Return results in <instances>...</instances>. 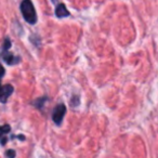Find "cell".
I'll return each instance as SVG.
<instances>
[{"label": "cell", "mask_w": 158, "mask_h": 158, "mask_svg": "<svg viewBox=\"0 0 158 158\" xmlns=\"http://www.w3.org/2000/svg\"><path fill=\"white\" fill-rule=\"evenodd\" d=\"M21 12L23 14V18L29 24H36L37 22V14L34 8V5L31 0H23L21 2Z\"/></svg>", "instance_id": "cell-1"}, {"label": "cell", "mask_w": 158, "mask_h": 158, "mask_svg": "<svg viewBox=\"0 0 158 158\" xmlns=\"http://www.w3.org/2000/svg\"><path fill=\"white\" fill-rule=\"evenodd\" d=\"M65 114H66V106L64 104H57L54 110H53V114H52V119L55 123V125L57 126L61 125Z\"/></svg>", "instance_id": "cell-2"}, {"label": "cell", "mask_w": 158, "mask_h": 158, "mask_svg": "<svg viewBox=\"0 0 158 158\" xmlns=\"http://www.w3.org/2000/svg\"><path fill=\"white\" fill-rule=\"evenodd\" d=\"M14 88L11 85H6V86L0 87V102L1 103H6L8 98L13 93Z\"/></svg>", "instance_id": "cell-3"}, {"label": "cell", "mask_w": 158, "mask_h": 158, "mask_svg": "<svg viewBox=\"0 0 158 158\" xmlns=\"http://www.w3.org/2000/svg\"><path fill=\"white\" fill-rule=\"evenodd\" d=\"M2 59L9 65H15V64L20 63V61L22 60L21 56H15V55L8 52V51H2Z\"/></svg>", "instance_id": "cell-4"}, {"label": "cell", "mask_w": 158, "mask_h": 158, "mask_svg": "<svg viewBox=\"0 0 158 158\" xmlns=\"http://www.w3.org/2000/svg\"><path fill=\"white\" fill-rule=\"evenodd\" d=\"M55 15L60 19H63V18H66V16H69L70 13L64 3H59V5L56 6V8H55Z\"/></svg>", "instance_id": "cell-5"}, {"label": "cell", "mask_w": 158, "mask_h": 158, "mask_svg": "<svg viewBox=\"0 0 158 158\" xmlns=\"http://www.w3.org/2000/svg\"><path fill=\"white\" fill-rule=\"evenodd\" d=\"M11 131V127L9 125H5V126H0V139L2 138L5 134L9 133Z\"/></svg>", "instance_id": "cell-6"}, {"label": "cell", "mask_w": 158, "mask_h": 158, "mask_svg": "<svg viewBox=\"0 0 158 158\" xmlns=\"http://www.w3.org/2000/svg\"><path fill=\"white\" fill-rule=\"evenodd\" d=\"M47 101V98H41V99H38V100H36L35 102H34V104H35V106L36 107H38V108H41L42 106H44V103Z\"/></svg>", "instance_id": "cell-7"}, {"label": "cell", "mask_w": 158, "mask_h": 158, "mask_svg": "<svg viewBox=\"0 0 158 158\" xmlns=\"http://www.w3.org/2000/svg\"><path fill=\"white\" fill-rule=\"evenodd\" d=\"M11 48V40L9 39V38H6L5 41H3V51H8L9 49Z\"/></svg>", "instance_id": "cell-8"}, {"label": "cell", "mask_w": 158, "mask_h": 158, "mask_svg": "<svg viewBox=\"0 0 158 158\" xmlns=\"http://www.w3.org/2000/svg\"><path fill=\"white\" fill-rule=\"evenodd\" d=\"M79 102H80V100H79L78 95H74V97L72 98V100H70V104H72L73 106L79 105Z\"/></svg>", "instance_id": "cell-9"}, {"label": "cell", "mask_w": 158, "mask_h": 158, "mask_svg": "<svg viewBox=\"0 0 158 158\" xmlns=\"http://www.w3.org/2000/svg\"><path fill=\"white\" fill-rule=\"evenodd\" d=\"M16 155L15 151H13V149H9V151L6 152V156H7V158H14Z\"/></svg>", "instance_id": "cell-10"}, {"label": "cell", "mask_w": 158, "mask_h": 158, "mask_svg": "<svg viewBox=\"0 0 158 158\" xmlns=\"http://www.w3.org/2000/svg\"><path fill=\"white\" fill-rule=\"evenodd\" d=\"M5 73H6V70H5V68H3V66L0 65V81H1V78L3 77ZM0 87H1V85H0Z\"/></svg>", "instance_id": "cell-11"}, {"label": "cell", "mask_w": 158, "mask_h": 158, "mask_svg": "<svg viewBox=\"0 0 158 158\" xmlns=\"http://www.w3.org/2000/svg\"><path fill=\"white\" fill-rule=\"evenodd\" d=\"M7 141H8V139L6 138V136H2V138L0 139V143H1L2 145H5L6 143H7Z\"/></svg>", "instance_id": "cell-12"}, {"label": "cell", "mask_w": 158, "mask_h": 158, "mask_svg": "<svg viewBox=\"0 0 158 158\" xmlns=\"http://www.w3.org/2000/svg\"><path fill=\"white\" fill-rule=\"evenodd\" d=\"M55 1H56V0H52V2H55Z\"/></svg>", "instance_id": "cell-13"}]
</instances>
